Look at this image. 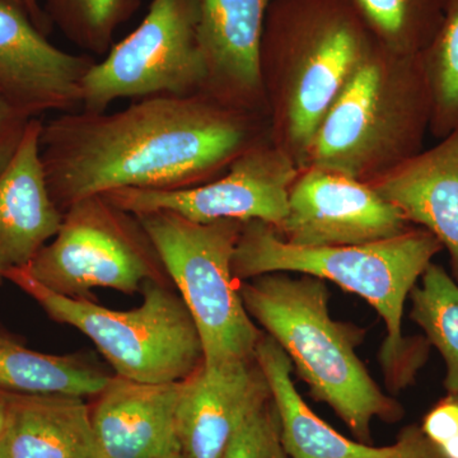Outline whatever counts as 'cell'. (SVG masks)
Returning <instances> with one entry per match:
<instances>
[{"mask_svg":"<svg viewBox=\"0 0 458 458\" xmlns=\"http://www.w3.org/2000/svg\"><path fill=\"white\" fill-rule=\"evenodd\" d=\"M265 138L267 119L201 93L152 96L114 113L75 110L42 122L40 156L51 198L64 213L114 190L204 185Z\"/></svg>","mask_w":458,"mask_h":458,"instance_id":"6da1fadb","label":"cell"},{"mask_svg":"<svg viewBox=\"0 0 458 458\" xmlns=\"http://www.w3.org/2000/svg\"><path fill=\"white\" fill-rule=\"evenodd\" d=\"M346 0H274L260 47L269 138L300 170L319 123L375 44Z\"/></svg>","mask_w":458,"mask_h":458,"instance_id":"7a4b0ae2","label":"cell"},{"mask_svg":"<svg viewBox=\"0 0 458 458\" xmlns=\"http://www.w3.org/2000/svg\"><path fill=\"white\" fill-rule=\"evenodd\" d=\"M443 246L426 229L352 246L301 247L286 243L273 225L243 223L232 269L238 282L269 273L311 276L360 295L384 319L387 336L379 360L390 390L412 384L426 363L427 339L403 337L406 300Z\"/></svg>","mask_w":458,"mask_h":458,"instance_id":"3957f363","label":"cell"},{"mask_svg":"<svg viewBox=\"0 0 458 458\" xmlns=\"http://www.w3.org/2000/svg\"><path fill=\"white\" fill-rule=\"evenodd\" d=\"M295 276L269 273L238 283L243 304L288 355L312 396L327 403L357 441L369 443L373 420H397L403 409L358 357L360 330L331 318L325 280Z\"/></svg>","mask_w":458,"mask_h":458,"instance_id":"277c9868","label":"cell"},{"mask_svg":"<svg viewBox=\"0 0 458 458\" xmlns=\"http://www.w3.org/2000/svg\"><path fill=\"white\" fill-rule=\"evenodd\" d=\"M430 120L420 55L375 41L319 123L306 167L372 182L424 149Z\"/></svg>","mask_w":458,"mask_h":458,"instance_id":"5b68a950","label":"cell"},{"mask_svg":"<svg viewBox=\"0 0 458 458\" xmlns=\"http://www.w3.org/2000/svg\"><path fill=\"white\" fill-rule=\"evenodd\" d=\"M5 280L22 289L51 319L89 337L114 376L143 384H174L203 364L194 319L180 294L165 283H146L140 307L116 311L92 300L55 293L32 278L26 267L9 271Z\"/></svg>","mask_w":458,"mask_h":458,"instance_id":"8992f818","label":"cell"},{"mask_svg":"<svg viewBox=\"0 0 458 458\" xmlns=\"http://www.w3.org/2000/svg\"><path fill=\"white\" fill-rule=\"evenodd\" d=\"M135 216L194 319L204 363L255 357L264 333L247 312L232 269L243 223H197L164 210Z\"/></svg>","mask_w":458,"mask_h":458,"instance_id":"52a82bcc","label":"cell"},{"mask_svg":"<svg viewBox=\"0 0 458 458\" xmlns=\"http://www.w3.org/2000/svg\"><path fill=\"white\" fill-rule=\"evenodd\" d=\"M26 269L50 291L78 300H92L98 288L132 295L148 282L170 279L140 219L104 195L71 205Z\"/></svg>","mask_w":458,"mask_h":458,"instance_id":"ba28073f","label":"cell"},{"mask_svg":"<svg viewBox=\"0 0 458 458\" xmlns=\"http://www.w3.org/2000/svg\"><path fill=\"white\" fill-rule=\"evenodd\" d=\"M204 83L198 0H152L140 26L84 77L81 110L105 113L119 98L199 95Z\"/></svg>","mask_w":458,"mask_h":458,"instance_id":"9c48e42d","label":"cell"},{"mask_svg":"<svg viewBox=\"0 0 458 458\" xmlns=\"http://www.w3.org/2000/svg\"><path fill=\"white\" fill-rule=\"evenodd\" d=\"M300 171L291 157L265 138L204 185L174 191L114 190L104 197L132 216L164 210L197 223L258 221L276 228L288 214L289 194Z\"/></svg>","mask_w":458,"mask_h":458,"instance_id":"30bf717a","label":"cell"},{"mask_svg":"<svg viewBox=\"0 0 458 458\" xmlns=\"http://www.w3.org/2000/svg\"><path fill=\"white\" fill-rule=\"evenodd\" d=\"M412 227L369 183L306 167L292 185L288 214L276 229L291 245L331 247L388 240Z\"/></svg>","mask_w":458,"mask_h":458,"instance_id":"8fae6325","label":"cell"},{"mask_svg":"<svg viewBox=\"0 0 458 458\" xmlns=\"http://www.w3.org/2000/svg\"><path fill=\"white\" fill-rule=\"evenodd\" d=\"M98 62L51 44L22 0H0V99L30 119L82 105V82Z\"/></svg>","mask_w":458,"mask_h":458,"instance_id":"7c38bea8","label":"cell"},{"mask_svg":"<svg viewBox=\"0 0 458 458\" xmlns=\"http://www.w3.org/2000/svg\"><path fill=\"white\" fill-rule=\"evenodd\" d=\"M274 0H198L199 42L205 68L201 95L267 120L260 47Z\"/></svg>","mask_w":458,"mask_h":458,"instance_id":"4fadbf2b","label":"cell"},{"mask_svg":"<svg viewBox=\"0 0 458 458\" xmlns=\"http://www.w3.org/2000/svg\"><path fill=\"white\" fill-rule=\"evenodd\" d=\"M271 399L255 357L201 364L181 382L176 433L186 458H222L256 409Z\"/></svg>","mask_w":458,"mask_h":458,"instance_id":"5bb4252c","label":"cell"},{"mask_svg":"<svg viewBox=\"0 0 458 458\" xmlns=\"http://www.w3.org/2000/svg\"><path fill=\"white\" fill-rule=\"evenodd\" d=\"M255 360L269 384L289 458H441L420 428H409L394 445L373 447L328 426L304 403L288 355L267 334L256 346Z\"/></svg>","mask_w":458,"mask_h":458,"instance_id":"9a60e30c","label":"cell"},{"mask_svg":"<svg viewBox=\"0 0 458 458\" xmlns=\"http://www.w3.org/2000/svg\"><path fill=\"white\" fill-rule=\"evenodd\" d=\"M181 382L143 384L111 377L90 408L102 456L144 458L180 450L176 409Z\"/></svg>","mask_w":458,"mask_h":458,"instance_id":"2e32d148","label":"cell"},{"mask_svg":"<svg viewBox=\"0 0 458 458\" xmlns=\"http://www.w3.org/2000/svg\"><path fill=\"white\" fill-rule=\"evenodd\" d=\"M42 122L31 119L12 164L0 176V285L53 240L64 213L47 188L40 156Z\"/></svg>","mask_w":458,"mask_h":458,"instance_id":"e0dca14e","label":"cell"},{"mask_svg":"<svg viewBox=\"0 0 458 458\" xmlns=\"http://www.w3.org/2000/svg\"><path fill=\"white\" fill-rule=\"evenodd\" d=\"M369 185L441 242L458 283V128Z\"/></svg>","mask_w":458,"mask_h":458,"instance_id":"ac0fdd59","label":"cell"},{"mask_svg":"<svg viewBox=\"0 0 458 458\" xmlns=\"http://www.w3.org/2000/svg\"><path fill=\"white\" fill-rule=\"evenodd\" d=\"M4 437L11 458H104L80 396L11 394Z\"/></svg>","mask_w":458,"mask_h":458,"instance_id":"d6986e66","label":"cell"},{"mask_svg":"<svg viewBox=\"0 0 458 458\" xmlns=\"http://www.w3.org/2000/svg\"><path fill=\"white\" fill-rule=\"evenodd\" d=\"M111 377L81 355L32 351L0 330V391L86 399L98 396Z\"/></svg>","mask_w":458,"mask_h":458,"instance_id":"ffe728a7","label":"cell"},{"mask_svg":"<svg viewBox=\"0 0 458 458\" xmlns=\"http://www.w3.org/2000/svg\"><path fill=\"white\" fill-rule=\"evenodd\" d=\"M375 40L401 55L427 49L441 26L445 0H346Z\"/></svg>","mask_w":458,"mask_h":458,"instance_id":"44dd1931","label":"cell"},{"mask_svg":"<svg viewBox=\"0 0 458 458\" xmlns=\"http://www.w3.org/2000/svg\"><path fill=\"white\" fill-rule=\"evenodd\" d=\"M410 293V318L426 334L445 364V387L458 396V283L438 264L427 267Z\"/></svg>","mask_w":458,"mask_h":458,"instance_id":"7402d4cb","label":"cell"},{"mask_svg":"<svg viewBox=\"0 0 458 458\" xmlns=\"http://www.w3.org/2000/svg\"><path fill=\"white\" fill-rule=\"evenodd\" d=\"M141 0H45L54 27L90 56L106 55L114 33L140 9Z\"/></svg>","mask_w":458,"mask_h":458,"instance_id":"603a6c76","label":"cell"},{"mask_svg":"<svg viewBox=\"0 0 458 458\" xmlns=\"http://www.w3.org/2000/svg\"><path fill=\"white\" fill-rule=\"evenodd\" d=\"M426 72L437 140L458 128V0H445L441 26L420 54Z\"/></svg>","mask_w":458,"mask_h":458,"instance_id":"cb8c5ba5","label":"cell"},{"mask_svg":"<svg viewBox=\"0 0 458 458\" xmlns=\"http://www.w3.org/2000/svg\"><path fill=\"white\" fill-rule=\"evenodd\" d=\"M222 458H289L273 400L256 409L229 441Z\"/></svg>","mask_w":458,"mask_h":458,"instance_id":"d4e9b609","label":"cell"},{"mask_svg":"<svg viewBox=\"0 0 458 458\" xmlns=\"http://www.w3.org/2000/svg\"><path fill=\"white\" fill-rule=\"evenodd\" d=\"M421 432L441 458H458V396L438 401L423 419Z\"/></svg>","mask_w":458,"mask_h":458,"instance_id":"484cf974","label":"cell"},{"mask_svg":"<svg viewBox=\"0 0 458 458\" xmlns=\"http://www.w3.org/2000/svg\"><path fill=\"white\" fill-rule=\"evenodd\" d=\"M31 122L0 99V176L16 157Z\"/></svg>","mask_w":458,"mask_h":458,"instance_id":"4316f807","label":"cell"},{"mask_svg":"<svg viewBox=\"0 0 458 458\" xmlns=\"http://www.w3.org/2000/svg\"><path fill=\"white\" fill-rule=\"evenodd\" d=\"M23 4L29 12L30 17L33 21L38 30H41L45 35L49 36L53 31V23L50 22L49 17H47V12H45L44 4L40 0H22Z\"/></svg>","mask_w":458,"mask_h":458,"instance_id":"83f0119b","label":"cell"},{"mask_svg":"<svg viewBox=\"0 0 458 458\" xmlns=\"http://www.w3.org/2000/svg\"><path fill=\"white\" fill-rule=\"evenodd\" d=\"M9 400H11V394L0 391V437L4 433L5 428H7Z\"/></svg>","mask_w":458,"mask_h":458,"instance_id":"f1b7e54d","label":"cell"},{"mask_svg":"<svg viewBox=\"0 0 458 458\" xmlns=\"http://www.w3.org/2000/svg\"><path fill=\"white\" fill-rule=\"evenodd\" d=\"M144 458H186L185 454L181 450H174L165 452V454H157V456L144 457Z\"/></svg>","mask_w":458,"mask_h":458,"instance_id":"f546056e","label":"cell"},{"mask_svg":"<svg viewBox=\"0 0 458 458\" xmlns=\"http://www.w3.org/2000/svg\"><path fill=\"white\" fill-rule=\"evenodd\" d=\"M0 458H11L9 454L7 441H5L4 433L0 437Z\"/></svg>","mask_w":458,"mask_h":458,"instance_id":"4dcf8cb0","label":"cell"}]
</instances>
